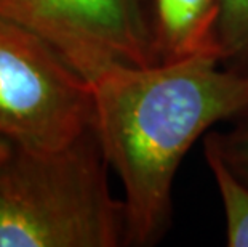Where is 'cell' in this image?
Here are the masks:
<instances>
[{"label": "cell", "mask_w": 248, "mask_h": 247, "mask_svg": "<svg viewBox=\"0 0 248 247\" xmlns=\"http://www.w3.org/2000/svg\"><path fill=\"white\" fill-rule=\"evenodd\" d=\"M90 83L94 130L125 190L126 246H152L170 227L173 180L194 141L216 122L248 117V76L192 56L119 63Z\"/></svg>", "instance_id": "6da1fadb"}, {"label": "cell", "mask_w": 248, "mask_h": 247, "mask_svg": "<svg viewBox=\"0 0 248 247\" xmlns=\"http://www.w3.org/2000/svg\"><path fill=\"white\" fill-rule=\"evenodd\" d=\"M108 169L94 125L58 149L0 136V247L126 246Z\"/></svg>", "instance_id": "7a4b0ae2"}, {"label": "cell", "mask_w": 248, "mask_h": 247, "mask_svg": "<svg viewBox=\"0 0 248 247\" xmlns=\"http://www.w3.org/2000/svg\"><path fill=\"white\" fill-rule=\"evenodd\" d=\"M93 125L92 83L44 39L0 13V136L58 149Z\"/></svg>", "instance_id": "3957f363"}, {"label": "cell", "mask_w": 248, "mask_h": 247, "mask_svg": "<svg viewBox=\"0 0 248 247\" xmlns=\"http://www.w3.org/2000/svg\"><path fill=\"white\" fill-rule=\"evenodd\" d=\"M0 13L92 82L112 65H152L135 0H0Z\"/></svg>", "instance_id": "277c9868"}, {"label": "cell", "mask_w": 248, "mask_h": 247, "mask_svg": "<svg viewBox=\"0 0 248 247\" xmlns=\"http://www.w3.org/2000/svg\"><path fill=\"white\" fill-rule=\"evenodd\" d=\"M151 63L218 58V0H135ZM219 61V58H218Z\"/></svg>", "instance_id": "5b68a950"}, {"label": "cell", "mask_w": 248, "mask_h": 247, "mask_svg": "<svg viewBox=\"0 0 248 247\" xmlns=\"http://www.w3.org/2000/svg\"><path fill=\"white\" fill-rule=\"evenodd\" d=\"M203 152L223 201L226 244L229 247H248V185L229 169L207 138L203 140Z\"/></svg>", "instance_id": "8992f818"}, {"label": "cell", "mask_w": 248, "mask_h": 247, "mask_svg": "<svg viewBox=\"0 0 248 247\" xmlns=\"http://www.w3.org/2000/svg\"><path fill=\"white\" fill-rule=\"evenodd\" d=\"M215 42L219 65L248 76V0H218Z\"/></svg>", "instance_id": "52a82bcc"}, {"label": "cell", "mask_w": 248, "mask_h": 247, "mask_svg": "<svg viewBox=\"0 0 248 247\" xmlns=\"http://www.w3.org/2000/svg\"><path fill=\"white\" fill-rule=\"evenodd\" d=\"M228 167L248 185V117L237 120L231 132H212L205 136Z\"/></svg>", "instance_id": "ba28073f"}]
</instances>
